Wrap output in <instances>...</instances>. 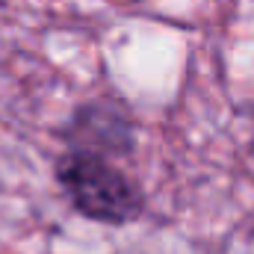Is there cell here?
Wrapping results in <instances>:
<instances>
[{
	"mask_svg": "<svg viewBox=\"0 0 254 254\" xmlns=\"http://www.w3.org/2000/svg\"><path fill=\"white\" fill-rule=\"evenodd\" d=\"M71 151H86L98 157H122L133 151V122L113 101H92L80 107L65 130Z\"/></svg>",
	"mask_w": 254,
	"mask_h": 254,
	"instance_id": "2",
	"label": "cell"
},
{
	"mask_svg": "<svg viewBox=\"0 0 254 254\" xmlns=\"http://www.w3.org/2000/svg\"><path fill=\"white\" fill-rule=\"evenodd\" d=\"M57 178L71 204L107 225H125L136 219L145 207V198L139 187L127 178L119 166H113L107 157L86 154V151H65L57 166Z\"/></svg>",
	"mask_w": 254,
	"mask_h": 254,
	"instance_id": "1",
	"label": "cell"
}]
</instances>
